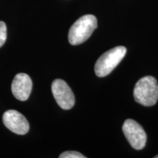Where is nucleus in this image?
I'll return each mask as SVG.
<instances>
[{
	"label": "nucleus",
	"instance_id": "nucleus-1",
	"mask_svg": "<svg viewBox=\"0 0 158 158\" xmlns=\"http://www.w3.org/2000/svg\"><path fill=\"white\" fill-rule=\"evenodd\" d=\"M98 27V20L93 15H85L78 19L70 27L68 40L71 45L81 44L89 38Z\"/></svg>",
	"mask_w": 158,
	"mask_h": 158
},
{
	"label": "nucleus",
	"instance_id": "nucleus-2",
	"mask_svg": "<svg viewBox=\"0 0 158 158\" xmlns=\"http://www.w3.org/2000/svg\"><path fill=\"white\" fill-rule=\"evenodd\" d=\"M133 95L135 100L143 106H152L158 100V83L152 76H145L136 83Z\"/></svg>",
	"mask_w": 158,
	"mask_h": 158
},
{
	"label": "nucleus",
	"instance_id": "nucleus-3",
	"mask_svg": "<svg viewBox=\"0 0 158 158\" xmlns=\"http://www.w3.org/2000/svg\"><path fill=\"white\" fill-rule=\"evenodd\" d=\"M127 52L124 46H117L100 56L94 65V72L98 77L109 75L122 60Z\"/></svg>",
	"mask_w": 158,
	"mask_h": 158
},
{
	"label": "nucleus",
	"instance_id": "nucleus-4",
	"mask_svg": "<svg viewBox=\"0 0 158 158\" xmlns=\"http://www.w3.org/2000/svg\"><path fill=\"white\" fill-rule=\"evenodd\" d=\"M124 135L133 149L141 150L143 149L147 143V134L137 122L128 118L122 126Z\"/></svg>",
	"mask_w": 158,
	"mask_h": 158
},
{
	"label": "nucleus",
	"instance_id": "nucleus-5",
	"mask_svg": "<svg viewBox=\"0 0 158 158\" xmlns=\"http://www.w3.org/2000/svg\"><path fill=\"white\" fill-rule=\"evenodd\" d=\"M51 91L57 104L64 110H69L75 105V96L68 84L62 79H56L51 85Z\"/></svg>",
	"mask_w": 158,
	"mask_h": 158
},
{
	"label": "nucleus",
	"instance_id": "nucleus-6",
	"mask_svg": "<svg viewBox=\"0 0 158 158\" xmlns=\"http://www.w3.org/2000/svg\"><path fill=\"white\" fill-rule=\"evenodd\" d=\"M3 123L7 129L18 135H25L29 130V124L25 116L15 110H9L3 114Z\"/></svg>",
	"mask_w": 158,
	"mask_h": 158
},
{
	"label": "nucleus",
	"instance_id": "nucleus-7",
	"mask_svg": "<svg viewBox=\"0 0 158 158\" xmlns=\"http://www.w3.org/2000/svg\"><path fill=\"white\" fill-rule=\"evenodd\" d=\"M32 89V81L28 75L26 73L17 74L11 85L12 93L17 100L26 101L28 100Z\"/></svg>",
	"mask_w": 158,
	"mask_h": 158
},
{
	"label": "nucleus",
	"instance_id": "nucleus-8",
	"mask_svg": "<svg viewBox=\"0 0 158 158\" xmlns=\"http://www.w3.org/2000/svg\"><path fill=\"white\" fill-rule=\"evenodd\" d=\"M7 40V26L3 21H0V48L3 46Z\"/></svg>",
	"mask_w": 158,
	"mask_h": 158
},
{
	"label": "nucleus",
	"instance_id": "nucleus-9",
	"mask_svg": "<svg viewBox=\"0 0 158 158\" xmlns=\"http://www.w3.org/2000/svg\"><path fill=\"white\" fill-rule=\"evenodd\" d=\"M84 155L76 151H68L64 152L59 155V158H85Z\"/></svg>",
	"mask_w": 158,
	"mask_h": 158
},
{
	"label": "nucleus",
	"instance_id": "nucleus-10",
	"mask_svg": "<svg viewBox=\"0 0 158 158\" xmlns=\"http://www.w3.org/2000/svg\"><path fill=\"white\" fill-rule=\"evenodd\" d=\"M155 158H158V155H157V156H155Z\"/></svg>",
	"mask_w": 158,
	"mask_h": 158
}]
</instances>
